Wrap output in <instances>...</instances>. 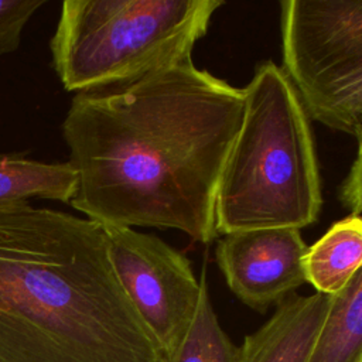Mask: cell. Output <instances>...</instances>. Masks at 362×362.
I'll use <instances>...</instances> for the list:
<instances>
[{
	"instance_id": "cell-1",
	"label": "cell",
	"mask_w": 362,
	"mask_h": 362,
	"mask_svg": "<svg viewBox=\"0 0 362 362\" xmlns=\"http://www.w3.org/2000/svg\"><path fill=\"white\" fill-rule=\"evenodd\" d=\"M245 89L192 59L112 90L75 93L62 122L69 205L100 225L177 229L208 245Z\"/></svg>"
},
{
	"instance_id": "cell-2",
	"label": "cell",
	"mask_w": 362,
	"mask_h": 362,
	"mask_svg": "<svg viewBox=\"0 0 362 362\" xmlns=\"http://www.w3.org/2000/svg\"><path fill=\"white\" fill-rule=\"evenodd\" d=\"M0 362H164L99 222L0 205Z\"/></svg>"
},
{
	"instance_id": "cell-3",
	"label": "cell",
	"mask_w": 362,
	"mask_h": 362,
	"mask_svg": "<svg viewBox=\"0 0 362 362\" xmlns=\"http://www.w3.org/2000/svg\"><path fill=\"white\" fill-rule=\"evenodd\" d=\"M243 89L242 122L216 188V232L310 226L322 205L310 117L273 61L259 62Z\"/></svg>"
},
{
	"instance_id": "cell-4",
	"label": "cell",
	"mask_w": 362,
	"mask_h": 362,
	"mask_svg": "<svg viewBox=\"0 0 362 362\" xmlns=\"http://www.w3.org/2000/svg\"><path fill=\"white\" fill-rule=\"evenodd\" d=\"M222 0H65L49 41L69 92L129 86L191 58Z\"/></svg>"
},
{
	"instance_id": "cell-5",
	"label": "cell",
	"mask_w": 362,
	"mask_h": 362,
	"mask_svg": "<svg viewBox=\"0 0 362 362\" xmlns=\"http://www.w3.org/2000/svg\"><path fill=\"white\" fill-rule=\"evenodd\" d=\"M283 71L310 119L362 136V0L280 1Z\"/></svg>"
},
{
	"instance_id": "cell-6",
	"label": "cell",
	"mask_w": 362,
	"mask_h": 362,
	"mask_svg": "<svg viewBox=\"0 0 362 362\" xmlns=\"http://www.w3.org/2000/svg\"><path fill=\"white\" fill-rule=\"evenodd\" d=\"M102 226L116 277L165 356L192 320L199 279L189 260L156 235Z\"/></svg>"
},
{
	"instance_id": "cell-7",
	"label": "cell",
	"mask_w": 362,
	"mask_h": 362,
	"mask_svg": "<svg viewBox=\"0 0 362 362\" xmlns=\"http://www.w3.org/2000/svg\"><path fill=\"white\" fill-rule=\"evenodd\" d=\"M305 252L298 229L267 228L223 235L215 256L230 291L263 314L305 283Z\"/></svg>"
},
{
	"instance_id": "cell-8",
	"label": "cell",
	"mask_w": 362,
	"mask_h": 362,
	"mask_svg": "<svg viewBox=\"0 0 362 362\" xmlns=\"http://www.w3.org/2000/svg\"><path fill=\"white\" fill-rule=\"evenodd\" d=\"M329 301L331 296L317 291L287 296L260 328L243 338L238 362H305Z\"/></svg>"
},
{
	"instance_id": "cell-9",
	"label": "cell",
	"mask_w": 362,
	"mask_h": 362,
	"mask_svg": "<svg viewBox=\"0 0 362 362\" xmlns=\"http://www.w3.org/2000/svg\"><path fill=\"white\" fill-rule=\"evenodd\" d=\"M362 221L358 215L332 223L304 256L305 283L317 293L332 296L341 291L361 270Z\"/></svg>"
},
{
	"instance_id": "cell-10",
	"label": "cell",
	"mask_w": 362,
	"mask_h": 362,
	"mask_svg": "<svg viewBox=\"0 0 362 362\" xmlns=\"http://www.w3.org/2000/svg\"><path fill=\"white\" fill-rule=\"evenodd\" d=\"M75 188L76 174L68 161L44 163L25 153H0V205L33 198L69 204Z\"/></svg>"
},
{
	"instance_id": "cell-11",
	"label": "cell",
	"mask_w": 362,
	"mask_h": 362,
	"mask_svg": "<svg viewBox=\"0 0 362 362\" xmlns=\"http://www.w3.org/2000/svg\"><path fill=\"white\" fill-rule=\"evenodd\" d=\"M305 362H362V270L331 296Z\"/></svg>"
},
{
	"instance_id": "cell-12",
	"label": "cell",
	"mask_w": 362,
	"mask_h": 362,
	"mask_svg": "<svg viewBox=\"0 0 362 362\" xmlns=\"http://www.w3.org/2000/svg\"><path fill=\"white\" fill-rule=\"evenodd\" d=\"M199 296L192 320L164 362H238L239 346L221 327L214 310L205 267L199 276Z\"/></svg>"
},
{
	"instance_id": "cell-13",
	"label": "cell",
	"mask_w": 362,
	"mask_h": 362,
	"mask_svg": "<svg viewBox=\"0 0 362 362\" xmlns=\"http://www.w3.org/2000/svg\"><path fill=\"white\" fill-rule=\"evenodd\" d=\"M47 0H0V57L18 49L24 27Z\"/></svg>"
},
{
	"instance_id": "cell-14",
	"label": "cell",
	"mask_w": 362,
	"mask_h": 362,
	"mask_svg": "<svg viewBox=\"0 0 362 362\" xmlns=\"http://www.w3.org/2000/svg\"><path fill=\"white\" fill-rule=\"evenodd\" d=\"M361 141H358L356 156L351 170L339 187V199L351 215L361 216Z\"/></svg>"
}]
</instances>
